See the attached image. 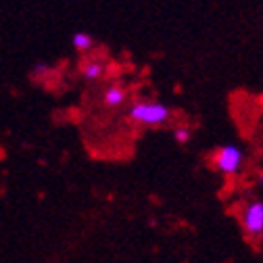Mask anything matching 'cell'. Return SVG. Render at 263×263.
Wrapping results in <instances>:
<instances>
[{
	"mask_svg": "<svg viewBox=\"0 0 263 263\" xmlns=\"http://www.w3.org/2000/svg\"><path fill=\"white\" fill-rule=\"evenodd\" d=\"M127 119L140 125L159 127L172 119V109L157 101H136L127 107Z\"/></svg>",
	"mask_w": 263,
	"mask_h": 263,
	"instance_id": "1",
	"label": "cell"
},
{
	"mask_svg": "<svg viewBox=\"0 0 263 263\" xmlns=\"http://www.w3.org/2000/svg\"><path fill=\"white\" fill-rule=\"evenodd\" d=\"M242 226L247 230V234L251 236H261L263 234V203L253 201L247 205L242 213Z\"/></svg>",
	"mask_w": 263,
	"mask_h": 263,
	"instance_id": "3",
	"label": "cell"
},
{
	"mask_svg": "<svg viewBox=\"0 0 263 263\" xmlns=\"http://www.w3.org/2000/svg\"><path fill=\"white\" fill-rule=\"evenodd\" d=\"M213 163L215 167L226 174V176H234L240 167H242V151L238 146H232V144H226L221 146L215 157H213Z\"/></svg>",
	"mask_w": 263,
	"mask_h": 263,
	"instance_id": "2",
	"label": "cell"
},
{
	"mask_svg": "<svg viewBox=\"0 0 263 263\" xmlns=\"http://www.w3.org/2000/svg\"><path fill=\"white\" fill-rule=\"evenodd\" d=\"M127 101V90L121 86V84H111L105 88L103 92V105L107 109H119L123 107Z\"/></svg>",
	"mask_w": 263,
	"mask_h": 263,
	"instance_id": "4",
	"label": "cell"
},
{
	"mask_svg": "<svg viewBox=\"0 0 263 263\" xmlns=\"http://www.w3.org/2000/svg\"><path fill=\"white\" fill-rule=\"evenodd\" d=\"M48 71H50V67H48L46 63H36V65H34V69H31V73H34L36 78H44Z\"/></svg>",
	"mask_w": 263,
	"mask_h": 263,
	"instance_id": "8",
	"label": "cell"
},
{
	"mask_svg": "<svg viewBox=\"0 0 263 263\" xmlns=\"http://www.w3.org/2000/svg\"><path fill=\"white\" fill-rule=\"evenodd\" d=\"M71 46L78 50V52H90L94 48V38L90 34H86V31H76V34L71 36Z\"/></svg>",
	"mask_w": 263,
	"mask_h": 263,
	"instance_id": "6",
	"label": "cell"
},
{
	"mask_svg": "<svg viewBox=\"0 0 263 263\" xmlns=\"http://www.w3.org/2000/svg\"><path fill=\"white\" fill-rule=\"evenodd\" d=\"M174 138H176V142L186 144V142L190 140V129H188V127H176V129H174Z\"/></svg>",
	"mask_w": 263,
	"mask_h": 263,
	"instance_id": "7",
	"label": "cell"
},
{
	"mask_svg": "<svg viewBox=\"0 0 263 263\" xmlns=\"http://www.w3.org/2000/svg\"><path fill=\"white\" fill-rule=\"evenodd\" d=\"M80 73H82L84 80L96 82V80H101L105 76V65L98 63V61H92V59H84L80 63Z\"/></svg>",
	"mask_w": 263,
	"mask_h": 263,
	"instance_id": "5",
	"label": "cell"
}]
</instances>
